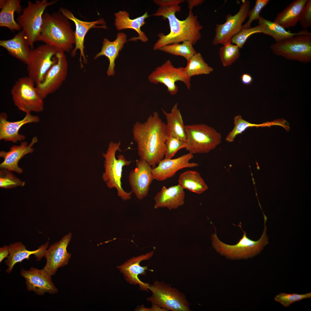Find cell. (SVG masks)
<instances>
[{
  "mask_svg": "<svg viewBox=\"0 0 311 311\" xmlns=\"http://www.w3.org/2000/svg\"><path fill=\"white\" fill-rule=\"evenodd\" d=\"M166 126L156 111L145 122H137L133 126V138L137 143L138 156L152 168L164 158L167 137Z\"/></svg>",
  "mask_w": 311,
  "mask_h": 311,
  "instance_id": "obj_1",
  "label": "cell"
},
{
  "mask_svg": "<svg viewBox=\"0 0 311 311\" xmlns=\"http://www.w3.org/2000/svg\"><path fill=\"white\" fill-rule=\"evenodd\" d=\"M181 10L179 5L168 7H160L153 14L154 16H162L167 19L170 30L167 35L159 34V39L153 47L154 50H159L166 45L186 41H190L194 45L201 39L200 31L203 26L198 21L197 16L194 15L191 11H189L186 19L180 20L177 17L175 14L180 12Z\"/></svg>",
  "mask_w": 311,
  "mask_h": 311,
  "instance_id": "obj_2",
  "label": "cell"
},
{
  "mask_svg": "<svg viewBox=\"0 0 311 311\" xmlns=\"http://www.w3.org/2000/svg\"><path fill=\"white\" fill-rule=\"evenodd\" d=\"M67 18L60 12H45L37 41L43 42L58 51L69 52L75 44L74 32Z\"/></svg>",
  "mask_w": 311,
  "mask_h": 311,
  "instance_id": "obj_3",
  "label": "cell"
},
{
  "mask_svg": "<svg viewBox=\"0 0 311 311\" xmlns=\"http://www.w3.org/2000/svg\"><path fill=\"white\" fill-rule=\"evenodd\" d=\"M264 219V230L261 238L257 241H254L248 238L246 232L242 230L241 225L238 226L243 232V235L236 244L231 245L222 242L218 238L215 229V233L211 236L213 247L220 255L230 259H247L259 254L268 241L267 236L266 223Z\"/></svg>",
  "mask_w": 311,
  "mask_h": 311,
  "instance_id": "obj_4",
  "label": "cell"
},
{
  "mask_svg": "<svg viewBox=\"0 0 311 311\" xmlns=\"http://www.w3.org/2000/svg\"><path fill=\"white\" fill-rule=\"evenodd\" d=\"M121 143L110 142L106 153L103 155L104 161L105 172L103 173L102 179L109 188H115L117 196L124 201L130 200L133 193L132 191L127 192L124 191L122 186L121 179L122 169L125 166H128L131 161L127 160L124 156L119 155L116 158L115 154L117 151H121L120 149Z\"/></svg>",
  "mask_w": 311,
  "mask_h": 311,
  "instance_id": "obj_5",
  "label": "cell"
},
{
  "mask_svg": "<svg viewBox=\"0 0 311 311\" xmlns=\"http://www.w3.org/2000/svg\"><path fill=\"white\" fill-rule=\"evenodd\" d=\"M186 146L189 153H208L219 145L221 134L212 127L204 124L185 125Z\"/></svg>",
  "mask_w": 311,
  "mask_h": 311,
  "instance_id": "obj_6",
  "label": "cell"
},
{
  "mask_svg": "<svg viewBox=\"0 0 311 311\" xmlns=\"http://www.w3.org/2000/svg\"><path fill=\"white\" fill-rule=\"evenodd\" d=\"M57 1L37 0L34 3L28 1L27 6L17 17V22L25 34L31 49L34 48V43L39 35L45 9Z\"/></svg>",
  "mask_w": 311,
  "mask_h": 311,
  "instance_id": "obj_7",
  "label": "cell"
},
{
  "mask_svg": "<svg viewBox=\"0 0 311 311\" xmlns=\"http://www.w3.org/2000/svg\"><path fill=\"white\" fill-rule=\"evenodd\" d=\"M152 295L147 301L155 304L167 311H190L189 303L184 294L163 281H155L149 284Z\"/></svg>",
  "mask_w": 311,
  "mask_h": 311,
  "instance_id": "obj_8",
  "label": "cell"
},
{
  "mask_svg": "<svg viewBox=\"0 0 311 311\" xmlns=\"http://www.w3.org/2000/svg\"><path fill=\"white\" fill-rule=\"evenodd\" d=\"M11 94L15 105L26 114L43 110V99L38 93L35 83L28 76L20 77L16 81Z\"/></svg>",
  "mask_w": 311,
  "mask_h": 311,
  "instance_id": "obj_9",
  "label": "cell"
},
{
  "mask_svg": "<svg viewBox=\"0 0 311 311\" xmlns=\"http://www.w3.org/2000/svg\"><path fill=\"white\" fill-rule=\"evenodd\" d=\"M270 48L276 55L287 59L303 62L311 61V34L298 35L271 45Z\"/></svg>",
  "mask_w": 311,
  "mask_h": 311,
  "instance_id": "obj_10",
  "label": "cell"
},
{
  "mask_svg": "<svg viewBox=\"0 0 311 311\" xmlns=\"http://www.w3.org/2000/svg\"><path fill=\"white\" fill-rule=\"evenodd\" d=\"M58 51L44 44L32 49L26 65L28 76L35 85L40 83L50 68L57 62Z\"/></svg>",
  "mask_w": 311,
  "mask_h": 311,
  "instance_id": "obj_11",
  "label": "cell"
},
{
  "mask_svg": "<svg viewBox=\"0 0 311 311\" xmlns=\"http://www.w3.org/2000/svg\"><path fill=\"white\" fill-rule=\"evenodd\" d=\"M148 79L153 84H163L166 87L168 91L172 95L176 94L178 91V87L175 84L177 81L183 82L189 90L191 86V79L185 74L184 67H175L170 60L157 67L149 76Z\"/></svg>",
  "mask_w": 311,
  "mask_h": 311,
  "instance_id": "obj_12",
  "label": "cell"
},
{
  "mask_svg": "<svg viewBox=\"0 0 311 311\" xmlns=\"http://www.w3.org/2000/svg\"><path fill=\"white\" fill-rule=\"evenodd\" d=\"M242 2L240 9L236 14L234 15L227 14L224 23L216 24L215 34L212 42L214 45H223L231 42L232 37L242 29V24L248 16L250 7L249 1L242 0Z\"/></svg>",
  "mask_w": 311,
  "mask_h": 311,
  "instance_id": "obj_13",
  "label": "cell"
},
{
  "mask_svg": "<svg viewBox=\"0 0 311 311\" xmlns=\"http://www.w3.org/2000/svg\"><path fill=\"white\" fill-rule=\"evenodd\" d=\"M56 55V63L49 70L42 81L36 85L38 93L43 99L58 89L66 77L68 63L65 52L58 51Z\"/></svg>",
  "mask_w": 311,
  "mask_h": 311,
  "instance_id": "obj_14",
  "label": "cell"
},
{
  "mask_svg": "<svg viewBox=\"0 0 311 311\" xmlns=\"http://www.w3.org/2000/svg\"><path fill=\"white\" fill-rule=\"evenodd\" d=\"M59 11L68 19L74 22L75 26L74 32L75 46L71 52V55L75 56L76 51H80L79 61L80 66H84L82 62L86 64L87 62L84 52V41L85 37L89 31L93 28L107 29L106 22L103 18L97 20L87 22L83 21L75 17L73 14L68 10L64 8H60Z\"/></svg>",
  "mask_w": 311,
  "mask_h": 311,
  "instance_id": "obj_15",
  "label": "cell"
},
{
  "mask_svg": "<svg viewBox=\"0 0 311 311\" xmlns=\"http://www.w3.org/2000/svg\"><path fill=\"white\" fill-rule=\"evenodd\" d=\"M71 238V234L69 233L45 251L44 256L46 263L43 269L51 276L55 274L58 268L68 264L71 254L67 249Z\"/></svg>",
  "mask_w": 311,
  "mask_h": 311,
  "instance_id": "obj_16",
  "label": "cell"
},
{
  "mask_svg": "<svg viewBox=\"0 0 311 311\" xmlns=\"http://www.w3.org/2000/svg\"><path fill=\"white\" fill-rule=\"evenodd\" d=\"M136 166L130 172L128 181L132 191L137 198L141 200L147 196L153 179L152 167L145 161L139 159L136 162Z\"/></svg>",
  "mask_w": 311,
  "mask_h": 311,
  "instance_id": "obj_17",
  "label": "cell"
},
{
  "mask_svg": "<svg viewBox=\"0 0 311 311\" xmlns=\"http://www.w3.org/2000/svg\"><path fill=\"white\" fill-rule=\"evenodd\" d=\"M20 274L25 279L28 291H33L40 295L46 293L54 294L58 292L52 282L51 276L43 269L39 270L33 267L29 270L22 269Z\"/></svg>",
  "mask_w": 311,
  "mask_h": 311,
  "instance_id": "obj_18",
  "label": "cell"
},
{
  "mask_svg": "<svg viewBox=\"0 0 311 311\" xmlns=\"http://www.w3.org/2000/svg\"><path fill=\"white\" fill-rule=\"evenodd\" d=\"M154 253L153 250L145 254L132 257L120 265L117 266V268L123 274L127 282L135 285H139L140 289L148 291L149 284L141 281L138 276L145 275L147 270L152 271L149 270L147 266H141L140 263L142 261L149 259Z\"/></svg>",
  "mask_w": 311,
  "mask_h": 311,
  "instance_id": "obj_19",
  "label": "cell"
},
{
  "mask_svg": "<svg viewBox=\"0 0 311 311\" xmlns=\"http://www.w3.org/2000/svg\"><path fill=\"white\" fill-rule=\"evenodd\" d=\"M193 157V154L189 153L175 159L164 158L157 166L152 168L153 179L164 181L173 177L181 169L198 166V163L189 162Z\"/></svg>",
  "mask_w": 311,
  "mask_h": 311,
  "instance_id": "obj_20",
  "label": "cell"
},
{
  "mask_svg": "<svg viewBox=\"0 0 311 311\" xmlns=\"http://www.w3.org/2000/svg\"><path fill=\"white\" fill-rule=\"evenodd\" d=\"M39 121L37 116L31 113H26L22 120L17 121L7 120V116L5 112L0 114V140L16 143L25 139V136L19 134L20 128L24 125L31 123H37Z\"/></svg>",
  "mask_w": 311,
  "mask_h": 311,
  "instance_id": "obj_21",
  "label": "cell"
},
{
  "mask_svg": "<svg viewBox=\"0 0 311 311\" xmlns=\"http://www.w3.org/2000/svg\"><path fill=\"white\" fill-rule=\"evenodd\" d=\"M37 141V137L34 136L29 144L23 141L19 145L12 146L8 151H1L0 157L3 158V160L0 164V168L13 171L19 174L22 173L23 170L18 166V163L24 156L33 152L34 149L32 147Z\"/></svg>",
  "mask_w": 311,
  "mask_h": 311,
  "instance_id": "obj_22",
  "label": "cell"
},
{
  "mask_svg": "<svg viewBox=\"0 0 311 311\" xmlns=\"http://www.w3.org/2000/svg\"><path fill=\"white\" fill-rule=\"evenodd\" d=\"M185 196L184 189L178 184L168 188L163 186L154 198V208H166L169 210L176 209L184 204Z\"/></svg>",
  "mask_w": 311,
  "mask_h": 311,
  "instance_id": "obj_23",
  "label": "cell"
},
{
  "mask_svg": "<svg viewBox=\"0 0 311 311\" xmlns=\"http://www.w3.org/2000/svg\"><path fill=\"white\" fill-rule=\"evenodd\" d=\"M49 245L46 242L35 250L29 251L27 250L25 246L21 242H16L9 246V254L5 260V264L8 266L6 272L10 273L14 266L17 263L21 262L25 259H29L31 255H34L39 261L44 256V254Z\"/></svg>",
  "mask_w": 311,
  "mask_h": 311,
  "instance_id": "obj_24",
  "label": "cell"
},
{
  "mask_svg": "<svg viewBox=\"0 0 311 311\" xmlns=\"http://www.w3.org/2000/svg\"><path fill=\"white\" fill-rule=\"evenodd\" d=\"M127 36L123 33H118L116 39L111 41L107 39H103L101 51L95 56L94 59H96L101 56L107 58L109 62L107 71L109 76H113L115 74V61L120 51L123 48L124 44L127 42Z\"/></svg>",
  "mask_w": 311,
  "mask_h": 311,
  "instance_id": "obj_25",
  "label": "cell"
},
{
  "mask_svg": "<svg viewBox=\"0 0 311 311\" xmlns=\"http://www.w3.org/2000/svg\"><path fill=\"white\" fill-rule=\"evenodd\" d=\"M115 17V25L119 31L124 29H132L138 34V36L130 38L129 41L140 40L143 42L147 41L148 39L145 33L141 30V27L146 23L145 20L149 16L147 12L143 15L133 19H130L129 14L126 11H120L114 14Z\"/></svg>",
  "mask_w": 311,
  "mask_h": 311,
  "instance_id": "obj_26",
  "label": "cell"
},
{
  "mask_svg": "<svg viewBox=\"0 0 311 311\" xmlns=\"http://www.w3.org/2000/svg\"><path fill=\"white\" fill-rule=\"evenodd\" d=\"M0 45L5 48L12 56L26 64L31 50L22 31L12 39L0 41Z\"/></svg>",
  "mask_w": 311,
  "mask_h": 311,
  "instance_id": "obj_27",
  "label": "cell"
},
{
  "mask_svg": "<svg viewBox=\"0 0 311 311\" xmlns=\"http://www.w3.org/2000/svg\"><path fill=\"white\" fill-rule=\"evenodd\" d=\"M20 0H0V26L6 27L11 31H19L20 26L15 21L14 13L21 14L22 7Z\"/></svg>",
  "mask_w": 311,
  "mask_h": 311,
  "instance_id": "obj_28",
  "label": "cell"
},
{
  "mask_svg": "<svg viewBox=\"0 0 311 311\" xmlns=\"http://www.w3.org/2000/svg\"><path fill=\"white\" fill-rule=\"evenodd\" d=\"M162 111L167 121L166 126L167 136L175 137L186 142L185 125L178 108V104L174 105L170 112H167L163 109H162Z\"/></svg>",
  "mask_w": 311,
  "mask_h": 311,
  "instance_id": "obj_29",
  "label": "cell"
},
{
  "mask_svg": "<svg viewBox=\"0 0 311 311\" xmlns=\"http://www.w3.org/2000/svg\"><path fill=\"white\" fill-rule=\"evenodd\" d=\"M307 0L293 1L282 12L278 13L274 22L284 28L295 26L299 22L302 9Z\"/></svg>",
  "mask_w": 311,
  "mask_h": 311,
  "instance_id": "obj_30",
  "label": "cell"
},
{
  "mask_svg": "<svg viewBox=\"0 0 311 311\" xmlns=\"http://www.w3.org/2000/svg\"><path fill=\"white\" fill-rule=\"evenodd\" d=\"M234 126L228 133L225 138V141L229 143L234 142L235 139L238 135L242 134L246 129L252 127H270L273 125H278L284 128L286 130L289 128V126L286 125V121L284 119H279L273 121L265 122L261 124H252L243 119L241 115H238L234 118Z\"/></svg>",
  "mask_w": 311,
  "mask_h": 311,
  "instance_id": "obj_31",
  "label": "cell"
},
{
  "mask_svg": "<svg viewBox=\"0 0 311 311\" xmlns=\"http://www.w3.org/2000/svg\"><path fill=\"white\" fill-rule=\"evenodd\" d=\"M258 24L262 27L263 33L272 37L276 43L292 37L295 35L306 33L309 32L303 30L297 33H292L286 31L285 29L276 23L266 20L260 16L258 19Z\"/></svg>",
  "mask_w": 311,
  "mask_h": 311,
  "instance_id": "obj_32",
  "label": "cell"
},
{
  "mask_svg": "<svg viewBox=\"0 0 311 311\" xmlns=\"http://www.w3.org/2000/svg\"><path fill=\"white\" fill-rule=\"evenodd\" d=\"M178 185L183 188L200 194L208 189L200 174L197 171L188 170L181 173L178 179Z\"/></svg>",
  "mask_w": 311,
  "mask_h": 311,
  "instance_id": "obj_33",
  "label": "cell"
},
{
  "mask_svg": "<svg viewBox=\"0 0 311 311\" xmlns=\"http://www.w3.org/2000/svg\"><path fill=\"white\" fill-rule=\"evenodd\" d=\"M184 71L189 78L195 76L208 74L213 70V69L205 61L201 54L196 53L187 61Z\"/></svg>",
  "mask_w": 311,
  "mask_h": 311,
  "instance_id": "obj_34",
  "label": "cell"
},
{
  "mask_svg": "<svg viewBox=\"0 0 311 311\" xmlns=\"http://www.w3.org/2000/svg\"><path fill=\"white\" fill-rule=\"evenodd\" d=\"M182 43L166 45L159 50L172 55L181 56L187 61L197 52L190 41H186Z\"/></svg>",
  "mask_w": 311,
  "mask_h": 311,
  "instance_id": "obj_35",
  "label": "cell"
},
{
  "mask_svg": "<svg viewBox=\"0 0 311 311\" xmlns=\"http://www.w3.org/2000/svg\"><path fill=\"white\" fill-rule=\"evenodd\" d=\"M239 48L231 42L223 45L219 50V55L223 65L227 67L232 65L239 57Z\"/></svg>",
  "mask_w": 311,
  "mask_h": 311,
  "instance_id": "obj_36",
  "label": "cell"
},
{
  "mask_svg": "<svg viewBox=\"0 0 311 311\" xmlns=\"http://www.w3.org/2000/svg\"><path fill=\"white\" fill-rule=\"evenodd\" d=\"M10 171L5 169L0 170V187L10 189L17 186H23L25 182L20 181Z\"/></svg>",
  "mask_w": 311,
  "mask_h": 311,
  "instance_id": "obj_37",
  "label": "cell"
},
{
  "mask_svg": "<svg viewBox=\"0 0 311 311\" xmlns=\"http://www.w3.org/2000/svg\"><path fill=\"white\" fill-rule=\"evenodd\" d=\"M257 33H263L262 28L259 24L253 27L242 28L238 33L232 37L231 42L237 45L239 48H242L250 36Z\"/></svg>",
  "mask_w": 311,
  "mask_h": 311,
  "instance_id": "obj_38",
  "label": "cell"
},
{
  "mask_svg": "<svg viewBox=\"0 0 311 311\" xmlns=\"http://www.w3.org/2000/svg\"><path fill=\"white\" fill-rule=\"evenodd\" d=\"M165 145L166 150L164 158L165 159H171L179 150L185 148L186 146L185 142L169 136L167 137Z\"/></svg>",
  "mask_w": 311,
  "mask_h": 311,
  "instance_id": "obj_39",
  "label": "cell"
},
{
  "mask_svg": "<svg viewBox=\"0 0 311 311\" xmlns=\"http://www.w3.org/2000/svg\"><path fill=\"white\" fill-rule=\"evenodd\" d=\"M311 297V292L302 294L281 293L277 295L274 298V299L284 307H287L294 302Z\"/></svg>",
  "mask_w": 311,
  "mask_h": 311,
  "instance_id": "obj_40",
  "label": "cell"
},
{
  "mask_svg": "<svg viewBox=\"0 0 311 311\" xmlns=\"http://www.w3.org/2000/svg\"><path fill=\"white\" fill-rule=\"evenodd\" d=\"M269 0H257L253 9L250 10L248 16L249 18L247 22L242 26V29H248L251 27L252 22L255 20H258L260 16V12L270 2Z\"/></svg>",
  "mask_w": 311,
  "mask_h": 311,
  "instance_id": "obj_41",
  "label": "cell"
},
{
  "mask_svg": "<svg viewBox=\"0 0 311 311\" xmlns=\"http://www.w3.org/2000/svg\"><path fill=\"white\" fill-rule=\"evenodd\" d=\"M299 22L304 30L311 26V0L307 1L301 11Z\"/></svg>",
  "mask_w": 311,
  "mask_h": 311,
  "instance_id": "obj_42",
  "label": "cell"
},
{
  "mask_svg": "<svg viewBox=\"0 0 311 311\" xmlns=\"http://www.w3.org/2000/svg\"><path fill=\"white\" fill-rule=\"evenodd\" d=\"M184 0H154V2L155 4L159 6L160 7H168L172 6L179 5L181 3L185 1Z\"/></svg>",
  "mask_w": 311,
  "mask_h": 311,
  "instance_id": "obj_43",
  "label": "cell"
},
{
  "mask_svg": "<svg viewBox=\"0 0 311 311\" xmlns=\"http://www.w3.org/2000/svg\"><path fill=\"white\" fill-rule=\"evenodd\" d=\"M152 303V306L151 307L149 308L145 307L143 306H138L136 309H135L136 311H166V310L164 309H163L157 304H154Z\"/></svg>",
  "mask_w": 311,
  "mask_h": 311,
  "instance_id": "obj_44",
  "label": "cell"
},
{
  "mask_svg": "<svg viewBox=\"0 0 311 311\" xmlns=\"http://www.w3.org/2000/svg\"><path fill=\"white\" fill-rule=\"evenodd\" d=\"M9 254L8 246L4 245L0 248V262H1L5 258H7Z\"/></svg>",
  "mask_w": 311,
  "mask_h": 311,
  "instance_id": "obj_45",
  "label": "cell"
},
{
  "mask_svg": "<svg viewBox=\"0 0 311 311\" xmlns=\"http://www.w3.org/2000/svg\"><path fill=\"white\" fill-rule=\"evenodd\" d=\"M204 1V0H187L188 4V8L189 10V11H191L193 7L201 4Z\"/></svg>",
  "mask_w": 311,
  "mask_h": 311,
  "instance_id": "obj_46",
  "label": "cell"
},
{
  "mask_svg": "<svg viewBox=\"0 0 311 311\" xmlns=\"http://www.w3.org/2000/svg\"><path fill=\"white\" fill-rule=\"evenodd\" d=\"M241 80L243 84L245 85H249L253 81V78L249 74L244 73L241 77Z\"/></svg>",
  "mask_w": 311,
  "mask_h": 311,
  "instance_id": "obj_47",
  "label": "cell"
}]
</instances>
